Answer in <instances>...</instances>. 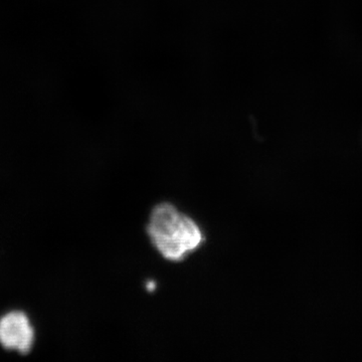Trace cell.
Instances as JSON below:
<instances>
[{"label": "cell", "mask_w": 362, "mask_h": 362, "mask_svg": "<svg viewBox=\"0 0 362 362\" xmlns=\"http://www.w3.org/2000/svg\"><path fill=\"white\" fill-rule=\"evenodd\" d=\"M146 232L154 249L171 263L185 261L206 242L201 226L170 202L152 209Z\"/></svg>", "instance_id": "cell-1"}, {"label": "cell", "mask_w": 362, "mask_h": 362, "mask_svg": "<svg viewBox=\"0 0 362 362\" xmlns=\"http://www.w3.org/2000/svg\"><path fill=\"white\" fill-rule=\"evenodd\" d=\"M37 330L32 318L21 309H11L0 316V347L7 352L28 356L35 349Z\"/></svg>", "instance_id": "cell-2"}]
</instances>
